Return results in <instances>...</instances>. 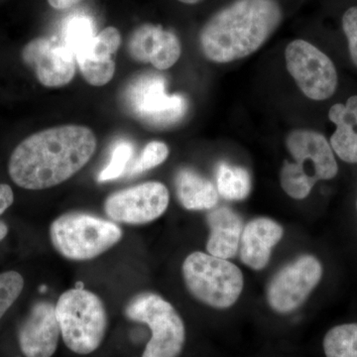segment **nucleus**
Returning a JSON list of instances; mask_svg holds the SVG:
<instances>
[{
    "label": "nucleus",
    "mask_w": 357,
    "mask_h": 357,
    "mask_svg": "<svg viewBox=\"0 0 357 357\" xmlns=\"http://www.w3.org/2000/svg\"><path fill=\"white\" fill-rule=\"evenodd\" d=\"M96 138L82 126L45 129L25 138L8 163L11 180L26 190L49 189L76 175L95 154Z\"/></svg>",
    "instance_id": "nucleus-1"
},
{
    "label": "nucleus",
    "mask_w": 357,
    "mask_h": 357,
    "mask_svg": "<svg viewBox=\"0 0 357 357\" xmlns=\"http://www.w3.org/2000/svg\"><path fill=\"white\" fill-rule=\"evenodd\" d=\"M283 13L276 0H236L208 20L199 44L211 62L229 63L261 48L281 24Z\"/></svg>",
    "instance_id": "nucleus-2"
},
{
    "label": "nucleus",
    "mask_w": 357,
    "mask_h": 357,
    "mask_svg": "<svg viewBox=\"0 0 357 357\" xmlns=\"http://www.w3.org/2000/svg\"><path fill=\"white\" fill-rule=\"evenodd\" d=\"M286 146L294 162H284L280 182L282 189L291 198H307L317 182L337 176V160L330 143L321 133L294 130L286 139Z\"/></svg>",
    "instance_id": "nucleus-3"
},
{
    "label": "nucleus",
    "mask_w": 357,
    "mask_h": 357,
    "mask_svg": "<svg viewBox=\"0 0 357 357\" xmlns=\"http://www.w3.org/2000/svg\"><path fill=\"white\" fill-rule=\"evenodd\" d=\"M55 312L61 335L70 351L86 356L102 344L109 319L96 294L82 288L66 291L59 298Z\"/></svg>",
    "instance_id": "nucleus-4"
},
{
    "label": "nucleus",
    "mask_w": 357,
    "mask_h": 357,
    "mask_svg": "<svg viewBox=\"0 0 357 357\" xmlns=\"http://www.w3.org/2000/svg\"><path fill=\"white\" fill-rule=\"evenodd\" d=\"M185 287L195 299L213 309L225 310L238 301L244 287L243 272L229 259L196 251L182 266Z\"/></svg>",
    "instance_id": "nucleus-5"
},
{
    "label": "nucleus",
    "mask_w": 357,
    "mask_h": 357,
    "mask_svg": "<svg viewBox=\"0 0 357 357\" xmlns=\"http://www.w3.org/2000/svg\"><path fill=\"white\" fill-rule=\"evenodd\" d=\"M116 223L84 213H65L52 222L50 237L54 248L74 261L93 259L122 238Z\"/></svg>",
    "instance_id": "nucleus-6"
},
{
    "label": "nucleus",
    "mask_w": 357,
    "mask_h": 357,
    "mask_svg": "<svg viewBox=\"0 0 357 357\" xmlns=\"http://www.w3.org/2000/svg\"><path fill=\"white\" fill-rule=\"evenodd\" d=\"M126 318L145 324L152 335L142 357H178L184 349V321L168 301L155 293H141L124 310Z\"/></svg>",
    "instance_id": "nucleus-7"
},
{
    "label": "nucleus",
    "mask_w": 357,
    "mask_h": 357,
    "mask_svg": "<svg viewBox=\"0 0 357 357\" xmlns=\"http://www.w3.org/2000/svg\"><path fill=\"white\" fill-rule=\"evenodd\" d=\"M126 102L134 116L156 128L174 126L185 116L188 109L184 96H169L165 79L153 74L135 79L126 91Z\"/></svg>",
    "instance_id": "nucleus-8"
},
{
    "label": "nucleus",
    "mask_w": 357,
    "mask_h": 357,
    "mask_svg": "<svg viewBox=\"0 0 357 357\" xmlns=\"http://www.w3.org/2000/svg\"><path fill=\"white\" fill-rule=\"evenodd\" d=\"M286 67L305 96L325 100L335 93L337 73L333 61L314 45L295 40L285 51Z\"/></svg>",
    "instance_id": "nucleus-9"
},
{
    "label": "nucleus",
    "mask_w": 357,
    "mask_h": 357,
    "mask_svg": "<svg viewBox=\"0 0 357 357\" xmlns=\"http://www.w3.org/2000/svg\"><path fill=\"white\" fill-rule=\"evenodd\" d=\"M323 277L318 258L302 255L281 268L267 287V303L278 314H290L306 302Z\"/></svg>",
    "instance_id": "nucleus-10"
},
{
    "label": "nucleus",
    "mask_w": 357,
    "mask_h": 357,
    "mask_svg": "<svg viewBox=\"0 0 357 357\" xmlns=\"http://www.w3.org/2000/svg\"><path fill=\"white\" fill-rule=\"evenodd\" d=\"M170 195L165 185L146 182L110 195L105 211L114 222L145 225L153 222L167 211Z\"/></svg>",
    "instance_id": "nucleus-11"
},
{
    "label": "nucleus",
    "mask_w": 357,
    "mask_h": 357,
    "mask_svg": "<svg viewBox=\"0 0 357 357\" xmlns=\"http://www.w3.org/2000/svg\"><path fill=\"white\" fill-rule=\"evenodd\" d=\"M23 62L31 68L40 84L60 88L72 82L76 74V57L66 44L40 37L23 48Z\"/></svg>",
    "instance_id": "nucleus-12"
},
{
    "label": "nucleus",
    "mask_w": 357,
    "mask_h": 357,
    "mask_svg": "<svg viewBox=\"0 0 357 357\" xmlns=\"http://www.w3.org/2000/svg\"><path fill=\"white\" fill-rule=\"evenodd\" d=\"M128 50L133 60L150 63L155 69H170L182 53L177 35L162 26L142 24L136 28L128 39Z\"/></svg>",
    "instance_id": "nucleus-13"
},
{
    "label": "nucleus",
    "mask_w": 357,
    "mask_h": 357,
    "mask_svg": "<svg viewBox=\"0 0 357 357\" xmlns=\"http://www.w3.org/2000/svg\"><path fill=\"white\" fill-rule=\"evenodd\" d=\"M121 44L119 29L107 27L75 53L79 70L89 84L102 86L112 81L115 73L114 55Z\"/></svg>",
    "instance_id": "nucleus-14"
},
{
    "label": "nucleus",
    "mask_w": 357,
    "mask_h": 357,
    "mask_svg": "<svg viewBox=\"0 0 357 357\" xmlns=\"http://www.w3.org/2000/svg\"><path fill=\"white\" fill-rule=\"evenodd\" d=\"M60 335L54 305L44 301L35 303L18 332L21 351L26 357H52Z\"/></svg>",
    "instance_id": "nucleus-15"
},
{
    "label": "nucleus",
    "mask_w": 357,
    "mask_h": 357,
    "mask_svg": "<svg viewBox=\"0 0 357 357\" xmlns=\"http://www.w3.org/2000/svg\"><path fill=\"white\" fill-rule=\"evenodd\" d=\"M284 229L271 218H257L243 227L239 244L241 261L251 269H264L271 258L272 250L280 243Z\"/></svg>",
    "instance_id": "nucleus-16"
},
{
    "label": "nucleus",
    "mask_w": 357,
    "mask_h": 357,
    "mask_svg": "<svg viewBox=\"0 0 357 357\" xmlns=\"http://www.w3.org/2000/svg\"><path fill=\"white\" fill-rule=\"evenodd\" d=\"M206 222L210 227L208 253L222 259L236 257L244 227L241 215L227 206H220L208 213Z\"/></svg>",
    "instance_id": "nucleus-17"
},
{
    "label": "nucleus",
    "mask_w": 357,
    "mask_h": 357,
    "mask_svg": "<svg viewBox=\"0 0 357 357\" xmlns=\"http://www.w3.org/2000/svg\"><path fill=\"white\" fill-rule=\"evenodd\" d=\"M328 119L337 126L331 137L333 151L347 163H357V96H351L345 105L331 107Z\"/></svg>",
    "instance_id": "nucleus-18"
},
{
    "label": "nucleus",
    "mask_w": 357,
    "mask_h": 357,
    "mask_svg": "<svg viewBox=\"0 0 357 357\" xmlns=\"http://www.w3.org/2000/svg\"><path fill=\"white\" fill-rule=\"evenodd\" d=\"M175 187L178 202L187 210H211L218 203V192L215 185L192 169L178 171Z\"/></svg>",
    "instance_id": "nucleus-19"
},
{
    "label": "nucleus",
    "mask_w": 357,
    "mask_h": 357,
    "mask_svg": "<svg viewBox=\"0 0 357 357\" xmlns=\"http://www.w3.org/2000/svg\"><path fill=\"white\" fill-rule=\"evenodd\" d=\"M218 192L229 201H243L248 198L252 183L248 171L243 167L220 164L217 173Z\"/></svg>",
    "instance_id": "nucleus-20"
},
{
    "label": "nucleus",
    "mask_w": 357,
    "mask_h": 357,
    "mask_svg": "<svg viewBox=\"0 0 357 357\" xmlns=\"http://www.w3.org/2000/svg\"><path fill=\"white\" fill-rule=\"evenodd\" d=\"M326 357H357V324L331 328L324 338Z\"/></svg>",
    "instance_id": "nucleus-21"
},
{
    "label": "nucleus",
    "mask_w": 357,
    "mask_h": 357,
    "mask_svg": "<svg viewBox=\"0 0 357 357\" xmlns=\"http://www.w3.org/2000/svg\"><path fill=\"white\" fill-rule=\"evenodd\" d=\"M24 288V278L18 272L0 273V319L20 298Z\"/></svg>",
    "instance_id": "nucleus-22"
},
{
    "label": "nucleus",
    "mask_w": 357,
    "mask_h": 357,
    "mask_svg": "<svg viewBox=\"0 0 357 357\" xmlns=\"http://www.w3.org/2000/svg\"><path fill=\"white\" fill-rule=\"evenodd\" d=\"M132 155L133 145L128 141H119L114 148L109 165L98 176V182H107L121 177Z\"/></svg>",
    "instance_id": "nucleus-23"
},
{
    "label": "nucleus",
    "mask_w": 357,
    "mask_h": 357,
    "mask_svg": "<svg viewBox=\"0 0 357 357\" xmlns=\"http://www.w3.org/2000/svg\"><path fill=\"white\" fill-rule=\"evenodd\" d=\"M93 36H96V33L93 31V23L84 16L73 18L66 26L65 44L69 47L74 55L84 43H86Z\"/></svg>",
    "instance_id": "nucleus-24"
},
{
    "label": "nucleus",
    "mask_w": 357,
    "mask_h": 357,
    "mask_svg": "<svg viewBox=\"0 0 357 357\" xmlns=\"http://www.w3.org/2000/svg\"><path fill=\"white\" fill-rule=\"evenodd\" d=\"M169 156V148L165 143L160 141H152L148 143L143 150L139 159L136 160L135 163L131 167V175L146 172L148 170L161 165Z\"/></svg>",
    "instance_id": "nucleus-25"
},
{
    "label": "nucleus",
    "mask_w": 357,
    "mask_h": 357,
    "mask_svg": "<svg viewBox=\"0 0 357 357\" xmlns=\"http://www.w3.org/2000/svg\"><path fill=\"white\" fill-rule=\"evenodd\" d=\"M342 29L347 42L352 62L357 66V6H352L342 16Z\"/></svg>",
    "instance_id": "nucleus-26"
},
{
    "label": "nucleus",
    "mask_w": 357,
    "mask_h": 357,
    "mask_svg": "<svg viewBox=\"0 0 357 357\" xmlns=\"http://www.w3.org/2000/svg\"><path fill=\"white\" fill-rule=\"evenodd\" d=\"M14 203V194L10 185L0 184V215L6 213Z\"/></svg>",
    "instance_id": "nucleus-27"
},
{
    "label": "nucleus",
    "mask_w": 357,
    "mask_h": 357,
    "mask_svg": "<svg viewBox=\"0 0 357 357\" xmlns=\"http://www.w3.org/2000/svg\"><path fill=\"white\" fill-rule=\"evenodd\" d=\"M82 0H48V3L51 7L57 10H63V9L70 8L76 6Z\"/></svg>",
    "instance_id": "nucleus-28"
},
{
    "label": "nucleus",
    "mask_w": 357,
    "mask_h": 357,
    "mask_svg": "<svg viewBox=\"0 0 357 357\" xmlns=\"http://www.w3.org/2000/svg\"><path fill=\"white\" fill-rule=\"evenodd\" d=\"M8 231L9 229L6 223L0 220V243L6 238L7 234H8Z\"/></svg>",
    "instance_id": "nucleus-29"
},
{
    "label": "nucleus",
    "mask_w": 357,
    "mask_h": 357,
    "mask_svg": "<svg viewBox=\"0 0 357 357\" xmlns=\"http://www.w3.org/2000/svg\"><path fill=\"white\" fill-rule=\"evenodd\" d=\"M178 1L185 4H196L201 1V0H178Z\"/></svg>",
    "instance_id": "nucleus-30"
},
{
    "label": "nucleus",
    "mask_w": 357,
    "mask_h": 357,
    "mask_svg": "<svg viewBox=\"0 0 357 357\" xmlns=\"http://www.w3.org/2000/svg\"><path fill=\"white\" fill-rule=\"evenodd\" d=\"M356 206H357V203H356Z\"/></svg>",
    "instance_id": "nucleus-31"
}]
</instances>
